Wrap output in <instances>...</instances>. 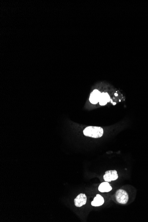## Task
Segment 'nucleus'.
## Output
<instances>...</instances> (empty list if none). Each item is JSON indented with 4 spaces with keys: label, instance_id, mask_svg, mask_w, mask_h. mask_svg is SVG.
Segmentation results:
<instances>
[{
    "label": "nucleus",
    "instance_id": "f257e3e1",
    "mask_svg": "<svg viewBox=\"0 0 148 222\" xmlns=\"http://www.w3.org/2000/svg\"><path fill=\"white\" fill-rule=\"evenodd\" d=\"M83 134L87 137L98 139L101 138L104 134V130L100 127L88 126L83 131Z\"/></svg>",
    "mask_w": 148,
    "mask_h": 222
},
{
    "label": "nucleus",
    "instance_id": "f03ea898",
    "mask_svg": "<svg viewBox=\"0 0 148 222\" xmlns=\"http://www.w3.org/2000/svg\"><path fill=\"white\" fill-rule=\"evenodd\" d=\"M115 198L118 203L126 204L129 200L128 194L125 190L119 189L115 193Z\"/></svg>",
    "mask_w": 148,
    "mask_h": 222
},
{
    "label": "nucleus",
    "instance_id": "7ed1b4c3",
    "mask_svg": "<svg viewBox=\"0 0 148 222\" xmlns=\"http://www.w3.org/2000/svg\"><path fill=\"white\" fill-rule=\"evenodd\" d=\"M118 175L116 170L107 171L105 172V174L104 176V180L105 181L108 182L115 181L118 179Z\"/></svg>",
    "mask_w": 148,
    "mask_h": 222
},
{
    "label": "nucleus",
    "instance_id": "20e7f679",
    "mask_svg": "<svg viewBox=\"0 0 148 222\" xmlns=\"http://www.w3.org/2000/svg\"><path fill=\"white\" fill-rule=\"evenodd\" d=\"M87 198L85 194L81 193L74 199V205L77 207H81L86 204Z\"/></svg>",
    "mask_w": 148,
    "mask_h": 222
},
{
    "label": "nucleus",
    "instance_id": "39448f33",
    "mask_svg": "<svg viewBox=\"0 0 148 222\" xmlns=\"http://www.w3.org/2000/svg\"><path fill=\"white\" fill-rule=\"evenodd\" d=\"M101 93L97 90H94L93 92L91 94L89 100L93 104H96L99 102Z\"/></svg>",
    "mask_w": 148,
    "mask_h": 222
},
{
    "label": "nucleus",
    "instance_id": "423d86ee",
    "mask_svg": "<svg viewBox=\"0 0 148 222\" xmlns=\"http://www.w3.org/2000/svg\"><path fill=\"white\" fill-rule=\"evenodd\" d=\"M104 203V199L99 194H97L95 197L93 201L91 203V205L94 207L100 206Z\"/></svg>",
    "mask_w": 148,
    "mask_h": 222
},
{
    "label": "nucleus",
    "instance_id": "0eeeda50",
    "mask_svg": "<svg viewBox=\"0 0 148 222\" xmlns=\"http://www.w3.org/2000/svg\"><path fill=\"white\" fill-rule=\"evenodd\" d=\"M98 189L101 192H108L112 190V188L108 182L106 181L101 183L99 186Z\"/></svg>",
    "mask_w": 148,
    "mask_h": 222
},
{
    "label": "nucleus",
    "instance_id": "6e6552de",
    "mask_svg": "<svg viewBox=\"0 0 148 222\" xmlns=\"http://www.w3.org/2000/svg\"><path fill=\"white\" fill-rule=\"evenodd\" d=\"M110 100V97L108 93L103 92L101 93L100 97L99 103L101 106H104Z\"/></svg>",
    "mask_w": 148,
    "mask_h": 222
},
{
    "label": "nucleus",
    "instance_id": "1a4fd4ad",
    "mask_svg": "<svg viewBox=\"0 0 148 222\" xmlns=\"http://www.w3.org/2000/svg\"><path fill=\"white\" fill-rule=\"evenodd\" d=\"M115 96H118V94H116V93H115Z\"/></svg>",
    "mask_w": 148,
    "mask_h": 222
},
{
    "label": "nucleus",
    "instance_id": "9d476101",
    "mask_svg": "<svg viewBox=\"0 0 148 222\" xmlns=\"http://www.w3.org/2000/svg\"><path fill=\"white\" fill-rule=\"evenodd\" d=\"M115 104H116V103H113V105H115Z\"/></svg>",
    "mask_w": 148,
    "mask_h": 222
}]
</instances>
